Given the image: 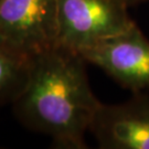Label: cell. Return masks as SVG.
<instances>
[{
  "instance_id": "3957f363",
  "label": "cell",
  "mask_w": 149,
  "mask_h": 149,
  "mask_svg": "<svg viewBox=\"0 0 149 149\" xmlns=\"http://www.w3.org/2000/svg\"><path fill=\"white\" fill-rule=\"evenodd\" d=\"M0 36L28 58L58 45V0H0Z\"/></svg>"
},
{
  "instance_id": "5b68a950",
  "label": "cell",
  "mask_w": 149,
  "mask_h": 149,
  "mask_svg": "<svg viewBox=\"0 0 149 149\" xmlns=\"http://www.w3.org/2000/svg\"><path fill=\"white\" fill-rule=\"evenodd\" d=\"M90 132L102 149H149V90L119 104L101 103Z\"/></svg>"
},
{
  "instance_id": "277c9868",
  "label": "cell",
  "mask_w": 149,
  "mask_h": 149,
  "mask_svg": "<svg viewBox=\"0 0 149 149\" xmlns=\"http://www.w3.org/2000/svg\"><path fill=\"white\" fill-rule=\"evenodd\" d=\"M80 54L132 93L149 90V39L136 23Z\"/></svg>"
},
{
  "instance_id": "52a82bcc",
  "label": "cell",
  "mask_w": 149,
  "mask_h": 149,
  "mask_svg": "<svg viewBox=\"0 0 149 149\" xmlns=\"http://www.w3.org/2000/svg\"><path fill=\"white\" fill-rule=\"evenodd\" d=\"M146 1H149V0H126V2L128 3L129 7L135 5H139V3H143V2H146Z\"/></svg>"
},
{
  "instance_id": "8992f818",
  "label": "cell",
  "mask_w": 149,
  "mask_h": 149,
  "mask_svg": "<svg viewBox=\"0 0 149 149\" xmlns=\"http://www.w3.org/2000/svg\"><path fill=\"white\" fill-rule=\"evenodd\" d=\"M33 60L0 36V105L12 104L27 86Z\"/></svg>"
},
{
  "instance_id": "7a4b0ae2",
  "label": "cell",
  "mask_w": 149,
  "mask_h": 149,
  "mask_svg": "<svg viewBox=\"0 0 149 149\" xmlns=\"http://www.w3.org/2000/svg\"><path fill=\"white\" fill-rule=\"evenodd\" d=\"M126 0H58V45L81 53L135 21Z\"/></svg>"
},
{
  "instance_id": "6da1fadb",
  "label": "cell",
  "mask_w": 149,
  "mask_h": 149,
  "mask_svg": "<svg viewBox=\"0 0 149 149\" xmlns=\"http://www.w3.org/2000/svg\"><path fill=\"white\" fill-rule=\"evenodd\" d=\"M83 56L56 45L33 60L27 86L13 102L26 128L47 135L56 148L84 149L101 102L91 88Z\"/></svg>"
}]
</instances>
